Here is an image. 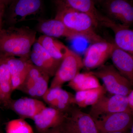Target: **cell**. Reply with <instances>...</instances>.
<instances>
[{
	"mask_svg": "<svg viewBox=\"0 0 133 133\" xmlns=\"http://www.w3.org/2000/svg\"><path fill=\"white\" fill-rule=\"evenodd\" d=\"M36 32L27 26L10 27L0 30V58H30Z\"/></svg>",
	"mask_w": 133,
	"mask_h": 133,
	"instance_id": "cell-1",
	"label": "cell"
},
{
	"mask_svg": "<svg viewBox=\"0 0 133 133\" xmlns=\"http://www.w3.org/2000/svg\"><path fill=\"white\" fill-rule=\"evenodd\" d=\"M55 19L62 22L71 30L79 33L88 42L93 43L106 41L97 33V27L90 17L72 8L57 5Z\"/></svg>",
	"mask_w": 133,
	"mask_h": 133,
	"instance_id": "cell-2",
	"label": "cell"
},
{
	"mask_svg": "<svg viewBox=\"0 0 133 133\" xmlns=\"http://www.w3.org/2000/svg\"><path fill=\"white\" fill-rule=\"evenodd\" d=\"M90 72L102 80L107 91L111 95L127 96L132 90V84L113 65L105 64Z\"/></svg>",
	"mask_w": 133,
	"mask_h": 133,
	"instance_id": "cell-3",
	"label": "cell"
},
{
	"mask_svg": "<svg viewBox=\"0 0 133 133\" xmlns=\"http://www.w3.org/2000/svg\"><path fill=\"white\" fill-rule=\"evenodd\" d=\"M84 68L83 58L78 54L69 50L54 76L50 88H62L69 82Z\"/></svg>",
	"mask_w": 133,
	"mask_h": 133,
	"instance_id": "cell-4",
	"label": "cell"
},
{
	"mask_svg": "<svg viewBox=\"0 0 133 133\" xmlns=\"http://www.w3.org/2000/svg\"><path fill=\"white\" fill-rule=\"evenodd\" d=\"M106 94L91 107L89 114L94 120L118 112H128L133 114V112L129 107L127 96L111 95L108 96Z\"/></svg>",
	"mask_w": 133,
	"mask_h": 133,
	"instance_id": "cell-5",
	"label": "cell"
},
{
	"mask_svg": "<svg viewBox=\"0 0 133 133\" xmlns=\"http://www.w3.org/2000/svg\"><path fill=\"white\" fill-rule=\"evenodd\" d=\"M97 2L109 19L128 27L132 25V1L127 0H101Z\"/></svg>",
	"mask_w": 133,
	"mask_h": 133,
	"instance_id": "cell-6",
	"label": "cell"
},
{
	"mask_svg": "<svg viewBox=\"0 0 133 133\" xmlns=\"http://www.w3.org/2000/svg\"><path fill=\"white\" fill-rule=\"evenodd\" d=\"M63 124L70 133H99L92 117L76 105L66 112Z\"/></svg>",
	"mask_w": 133,
	"mask_h": 133,
	"instance_id": "cell-7",
	"label": "cell"
},
{
	"mask_svg": "<svg viewBox=\"0 0 133 133\" xmlns=\"http://www.w3.org/2000/svg\"><path fill=\"white\" fill-rule=\"evenodd\" d=\"M49 78L48 74L33 65L17 90L34 98H42L49 88Z\"/></svg>",
	"mask_w": 133,
	"mask_h": 133,
	"instance_id": "cell-8",
	"label": "cell"
},
{
	"mask_svg": "<svg viewBox=\"0 0 133 133\" xmlns=\"http://www.w3.org/2000/svg\"><path fill=\"white\" fill-rule=\"evenodd\" d=\"M114 43L105 42L93 43L87 49L83 62L84 68L91 71L105 64L111 57Z\"/></svg>",
	"mask_w": 133,
	"mask_h": 133,
	"instance_id": "cell-9",
	"label": "cell"
},
{
	"mask_svg": "<svg viewBox=\"0 0 133 133\" xmlns=\"http://www.w3.org/2000/svg\"><path fill=\"white\" fill-rule=\"evenodd\" d=\"M99 133L121 132L133 125V114L118 112L108 115L94 120Z\"/></svg>",
	"mask_w": 133,
	"mask_h": 133,
	"instance_id": "cell-10",
	"label": "cell"
},
{
	"mask_svg": "<svg viewBox=\"0 0 133 133\" xmlns=\"http://www.w3.org/2000/svg\"><path fill=\"white\" fill-rule=\"evenodd\" d=\"M9 7L8 20L11 24L23 21L28 16L36 14L42 6L40 0L12 1Z\"/></svg>",
	"mask_w": 133,
	"mask_h": 133,
	"instance_id": "cell-11",
	"label": "cell"
},
{
	"mask_svg": "<svg viewBox=\"0 0 133 133\" xmlns=\"http://www.w3.org/2000/svg\"><path fill=\"white\" fill-rule=\"evenodd\" d=\"M30 59L33 65L50 77L55 76L62 62L52 58L37 41L32 46Z\"/></svg>",
	"mask_w": 133,
	"mask_h": 133,
	"instance_id": "cell-12",
	"label": "cell"
},
{
	"mask_svg": "<svg viewBox=\"0 0 133 133\" xmlns=\"http://www.w3.org/2000/svg\"><path fill=\"white\" fill-rule=\"evenodd\" d=\"M66 112L51 107H45L33 118L36 128L41 133L60 125L65 120Z\"/></svg>",
	"mask_w": 133,
	"mask_h": 133,
	"instance_id": "cell-13",
	"label": "cell"
},
{
	"mask_svg": "<svg viewBox=\"0 0 133 133\" xmlns=\"http://www.w3.org/2000/svg\"><path fill=\"white\" fill-rule=\"evenodd\" d=\"M56 5L74 8L85 13L90 17L96 27L103 26L109 18L102 15L96 8L95 2L91 0H62L55 1Z\"/></svg>",
	"mask_w": 133,
	"mask_h": 133,
	"instance_id": "cell-14",
	"label": "cell"
},
{
	"mask_svg": "<svg viewBox=\"0 0 133 133\" xmlns=\"http://www.w3.org/2000/svg\"><path fill=\"white\" fill-rule=\"evenodd\" d=\"M5 59L11 77L13 92L24 82L33 64L30 58L10 57Z\"/></svg>",
	"mask_w": 133,
	"mask_h": 133,
	"instance_id": "cell-15",
	"label": "cell"
},
{
	"mask_svg": "<svg viewBox=\"0 0 133 133\" xmlns=\"http://www.w3.org/2000/svg\"><path fill=\"white\" fill-rule=\"evenodd\" d=\"M38 31L43 35L54 38L65 37L73 40L83 36L66 27L62 22L55 19L43 20L37 27Z\"/></svg>",
	"mask_w": 133,
	"mask_h": 133,
	"instance_id": "cell-16",
	"label": "cell"
},
{
	"mask_svg": "<svg viewBox=\"0 0 133 133\" xmlns=\"http://www.w3.org/2000/svg\"><path fill=\"white\" fill-rule=\"evenodd\" d=\"M42 98L50 107L65 112L75 105L74 95L62 88H48Z\"/></svg>",
	"mask_w": 133,
	"mask_h": 133,
	"instance_id": "cell-17",
	"label": "cell"
},
{
	"mask_svg": "<svg viewBox=\"0 0 133 133\" xmlns=\"http://www.w3.org/2000/svg\"><path fill=\"white\" fill-rule=\"evenodd\" d=\"M21 118L31 119L46 107L42 101L33 98L24 97L12 100L8 106Z\"/></svg>",
	"mask_w": 133,
	"mask_h": 133,
	"instance_id": "cell-18",
	"label": "cell"
},
{
	"mask_svg": "<svg viewBox=\"0 0 133 133\" xmlns=\"http://www.w3.org/2000/svg\"><path fill=\"white\" fill-rule=\"evenodd\" d=\"M110 58L113 65L133 84V55L118 48L114 43Z\"/></svg>",
	"mask_w": 133,
	"mask_h": 133,
	"instance_id": "cell-19",
	"label": "cell"
},
{
	"mask_svg": "<svg viewBox=\"0 0 133 133\" xmlns=\"http://www.w3.org/2000/svg\"><path fill=\"white\" fill-rule=\"evenodd\" d=\"M107 28L114 33L115 44L118 48L133 55L132 30L114 21L109 23Z\"/></svg>",
	"mask_w": 133,
	"mask_h": 133,
	"instance_id": "cell-20",
	"label": "cell"
},
{
	"mask_svg": "<svg viewBox=\"0 0 133 133\" xmlns=\"http://www.w3.org/2000/svg\"><path fill=\"white\" fill-rule=\"evenodd\" d=\"M37 42L52 58L58 61H62L70 50L56 38L43 35L39 37Z\"/></svg>",
	"mask_w": 133,
	"mask_h": 133,
	"instance_id": "cell-21",
	"label": "cell"
},
{
	"mask_svg": "<svg viewBox=\"0 0 133 133\" xmlns=\"http://www.w3.org/2000/svg\"><path fill=\"white\" fill-rule=\"evenodd\" d=\"M12 92L11 77L6 59L0 63V104L8 107L12 100Z\"/></svg>",
	"mask_w": 133,
	"mask_h": 133,
	"instance_id": "cell-22",
	"label": "cell"
},
{
	"mask_svg": "<svg viewBox=\"0 0 133 133\" xmlns=\"http://www.w3.org/2000/svg\"><path fill=\"white\" fill-rule=\"evenodd\" d=\"M101 85L98 78L90 71L79 73L67 85L76 92L95 89Z\"/></svg>",
	"mask_w": 133,
	"mask_h": 133,
	"instance_id": "cell-23",
	"label": "cell"
},
{
	"mask_svg": "<svg viewBox=\"0 0 133 133\" xmlns=\"http://www.w3.org/2000/svg\"><path fill=\"white\" fill-rule=\"evenodd\" d=\"M107 92L103 85L95 89L77 92L74 95V104L81 108L92 106Z\"/></svg>",
	"mask_w": 133,
	"mask_h": 133,
	"instance_id": "cell-24",
	"label": "cell"
},
{
	"mask_svg": "<svg viewBox=\"0 0 133 133\" xmlns=\"http://www.w3.org/2000/svg\"><path fill=\"white\" fill-rule=\"evenodd\" d=\"M5 130L6 133H34L31 126L21 118L9 121L6 124Z\"/></svg>",
	"mask_w": 133,
	"mask_h": 133,
	"instance_id": "cell-25",
	"label": "cell"
},
{
	"mask_svg": "<svg viewBox=\"0 0 133 133\" xmlns=\"http://www.w3.org/2000/svg\"><path fill=\"white\" fill-rule=\"evenodd\" d=\"M11 1H0V30L2 29L3 18L7 5H9Z\"/></svg>",
	"mask_w": 133,
	"mask_h": 133,
	"instance_id": "cell-26",
	"label": "cell"
},
{
	"mask_svg": "<svg viewBox=\"0 0 133 133\" xmlns=\"http://www.w3.org/2000/svg\"><path fill=\"white\" fill-rule=\"evenodd\" d=\"M45 133H70L62 124L60 125L51 129Z\"/></svg>",
	"mask_w": 133,
	"mask_h": 133,
	"instance_id": "cell-27",
	"label": "cell"
},
{
	"mask_svg": "<svg viewBox=\"0 0 133 133\" xmlns=\"http://www.w3.org/2000/svg\"><path fill=\"white\" fill-rule=\"evenodd\" d=\"M128 104L131 111L133 112V90L131 91L127 96Z\"/></svg>",
	"mask_w": 133,
	"mask_h": 133,
	"instance_id": "cell-28",
	"label": "cell"
},
{
	"mask_svg": "<svg viewBox=\"0 0 133 133\" xmlns=\"http://www.w3.org/2000/svg\"><path fill=\"white\" fill-rule=\"evenodd\" d=\"M130 128L127 131H121V132H109L107 133H129V130Z\"/></svg>",
	"mask_w": 133,
	"mask_h": 133,
	"instance_id": "cell-29",
	"label": "cell"
},
{
	"mask_svg": "<svg viewBox=\"0 0 133 133\" xmlns=\"http://www.w3.org/2000/svg\"><path fill=\"white\" fill-rule=\"evenodd\" d=\"M2 58H0V63H1V62H2Z\"/></svg>",
	"mask_w": 133,
	"mask_h": 133,
	"instance_id": "cell-30",
	"label": "cell"
},
{
	"mask_svg": "<svg viewBox=\"0 0 133 133\" xmlns=\"http://www.w3.org/2000/svg\"></svg>",
	"mask_w": 133,
	"mask_h": 133,
	"instance_id": "cell-31",
	"label": "cell"
}]
</instances>
